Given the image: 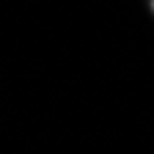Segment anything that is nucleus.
I'll use <instances>...</instances> for the list:
<instances>
[{
	"label": "nucleus",
	"instance_id": "nucleus-1",
	"mask_svg": "<svg viewBox=\"0 0 154 154\" xmlns=\"http://www.w3.org/2000/svg\"><path fill=\"white\" fill-rule=\"evenodd\" d=\"M151 11H154V3H151Z\"/></svg>",
	"mask_w": 154,
	"mask_h": 154
}]
</instances>
